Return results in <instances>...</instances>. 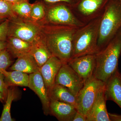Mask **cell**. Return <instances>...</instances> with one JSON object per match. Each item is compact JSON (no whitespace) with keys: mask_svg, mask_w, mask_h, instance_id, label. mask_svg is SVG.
Returning a JSON list of instances; mask_svg holds the SVG:
<instances>
[{"mask_svg":"<svg viewBox=\"0 0 121 121\" xmlns=\"http://www.w3.org/2000/svg\"><path fill=\"white\" fill-rule=\"evenodd\" d=\"M121 29V0H109L102 15L99 24L98 52L105 47Z\"/></svg>","mask_w":121,"mask_h":121,"instance_id":"obj_3","label":"cell"},{"mask_svg":"<svg viewBox=\"0 0 121 121\" xmlns=\"http://www.w3.org/2000/svg\"><path fill=\"white\" fill-rule=\"evenodd\" d=\"M6 42V49L15 58L30 53L32 46V43L17 37H8Z\"/></svg>","mask_w":121,"mask_h":121,"instance_id":"obj_17","label":"cell"},{"mask_svg":"<svg viewBox=\"0 0 121 121\" xmlns=\"http://www.w3.org/2000/svg\"><path fill=\"white\" fill-rule=\"evenodd\" d=\"M84 83L67 63H63L56 78L55 84L66 87L77 96Z\"/></svg>","mask_w":121,"mask_h":121,"instance_id":"obj_9","label":"cell"},{"mask_svg":"<svg viewBox=\"0 0 121 121\" xmlns=\"http://www.w3.org/2000/svg\"><path fill=\"white\" fill-rule=\"evenodd\" d=\"M30 54L35 59L39 67L52 56L40 35L32 42Z\"/></svg>","mask_w":121,"mask_h":121,"instance_id":"obj_16","label":"cell"},{"mask_svg":"<svg viewBox=\"0 0 121 121\" xmlns=\"http://www.w3.org/2000/svg\"><path fill=\"white\" fill-rule=\"evenodd\" d=\"M46 5V14L40 24H49L67 25L79 28L85 23L80 21L74 14L71 5L65 3Z\"/></svg>","mask_w":121,"mask_h":121,"instance_id":"obj_5","label":"cell"},{"mask_svg":"<svg viewBox=\"0 0 121 121\" xmlns=\"http://www.w3.org/2000/svg\"><path fill=\"white\" fill-rule=\"evenodd\" d=\"M63 63L56 56H52L40 67L41 73L48 93L55 83L56 78Z\"/></svg>","mask_w":121,"mask_h":121,"instance_id":"obj_13","label":"cell"},{"mask_svg":"<svg viewBox=\"0 0 121 121\" xmlns=\"http://www.w3.org/2000/svg\"><path fill=\"white\" fill-rule=\"evenodd\" d=\"M46 14V5L43 0H37L32 4L30 19L34 22H41Z\"/></svg>","mask_w":121,"mask_h":121,"instance_id":"obj_23","label":"cell"},{"mask_svg":"<svg viewBox=\"0 0 121 121\" xmlns=\"http://www.w3.org/2000/svg\"><path fill=\"white\" fill-rule=\"evenodd\" d=\"M28 87L39 98L45 115L50 113V99L47 90L40 72L39 71L29 74Z\"/></svg>","mask_w":121,"mask_h":121,"instance_id":"obj_11","label":"cell"},{"mask_svg":"<svg viewBox=\"0 0 121 121\" xmlns=\"http://www.w3.org/2000/svg\"><path fill=\"white\" fill-rule=\"evenodd\" d=\"M8 37H13L32 43L40 35V24L16 15L9 19Z\"/></svg>","mask_w":121,"mask_h":121,"instance_id":"obj_6","label":"cell"},{"mask_svg":"<svg viewBox=\"0 0 121 121\" xmlns=\"http://www.w3.org/2000/svg\"><path fill=\"white\" fill-rule=\"evenodd\" d=\"M9 21L8 19L0 23V41H6L8 38Z\"/></svg>","mask_w":121,"mask_h":121,"instance_id":"obj_26","label":"cell"},{"mask_svg":"<svg viewBox=\"0 0 121 121\" xmlns=\"http://www.w3.org/2000/svg\"><path fill=\"white\" fill-rule=\"evenodd\" d=\"M4 76V81L7 87L12 86L28 87L29 81V75L17 70L1 72Z\"/></svg>","mask_w":121,"mask_h":121,"instance_id":"obj_20","label":"cell"},{"mask_svg":"<svg viewBox=\"0 0 121 121\" xmlns=\"http://www.w3.org/2000/svg\"><path fill=\"white\" fill-rule=\"evenodd\" d=\"M121 55V29L105 47L95 54L96 66L93 76L106 83L118 69Z\"/></svg>","mask_w":121,"mask_h":121,"instance_id":"obj_2","label":"cell"},{"mask_svg":"<svg viewBox=\"0 0 121 121\" xmlns=\"http://www.w3.org/2000/svg\"><path fill=\"white\" fill-rule=\"evenodd\" d=\"M111 121H121V115L108 113Z\"/></svg>","mask_w":121,"mask_h":121,"instance_id":"obj_30","label":"cell"},{"mask_svg":"<svg viewBox=\"0 0 121 121\" xmlns=\"http://www.w3.org/2000/svg\"><path fill=\"white\" fill-rule=\"evenodd\" d=\"M50 99L66 103L75 107L77 109L76 96L66 87L55 84L48 93Z\"/></svg>","mask_w":121,"mask_h":121,"instance_id":"obj_18","label":"cell"},{"mask_svg":"<svg viewBox=\"0 0 121 121\" xmlns=\"http://www.w3.org/2000/svg\"><path fill=\"white\" fill-rule=\"evenodd\" d=\"M77 111L75 107L71 104L50 99V113L59 121H72Z\"/></svg>","mask_w":121,"mask_h":121,"instance_id":"obj_15","label":"cell"},{"mask_svg":"<svg viewBox=\"0 0 121 121\" xmlns=\"http://www.w3.org/2000/svg\"><path fill=\"white\" fill-rule=\"evenodd\" d=\"M5 98V97L4 94L0 91V101L2 102L4 100Z\"/></svg>","mask_w":121,"mask_h":121,"instance_id":"obj_33","label":"cell"},{"mask_svg":"<svg viewBox=\"0 0 121 121\" xmlns=\"http://www.w3.org/2000/svg\"><path fill=\"white\" fill-rule=\"evenodd\" d=\"M8 88L5 82L4 75L0 72V91L4 94L5 98H7Z\"/></svg>","mask_w":121,"mask_h":121,"instance_id":"obj_27","label":"cell"},{"mask_svg":"<svg viewBox=\"0 0 121 121\" xmlns=\"http://www.w3.org/2000/svg\"><path fill=\"white\" fill-rule=\"evenodd\" d=\"M6 19H3V18H0V23H1V22H3V21H4Z\"/></svg>","mask_w":121,"mask_h":121,"instance_id":"obj_34","label":"cell"},{"mask_svg":"<svg viewBox=\"0 0 121 121\" xmlns=\"http://www.w3.org/2000/svg\"><path fill=\"white\" fill-rule=\"evenodd\" d=\"M109 0H78L71 9L76 17L86 24L102 16Z\"/></svg>","mask_w":121,"mask_h":121,"instance_id":"obj_8","label":"cell"},{"mask_svg":"<svg viewBox=\"0 0 121 121\" xmlns=\"http://www.w3.org/2000/svg\"><path fill=\"white\" fill-rule=\"evenodd\" d=\"M72 121H86V117L77 111Z\"/></svg>","mask_w":121,"mask_h":121,"instance_id":"obj_29","label":"cell"},{"mask_svg":"<svg viewBox=\"0 0 121 121\" xmlns=\"http://www.w3.org/2000/svg\"><path fill=\"white\" fill-rule=\"evenodd\" d=\"M12 62L11 55L7 49L0 52V72L6 70Z\"/></svg>","mask_w":121,"mask_h":121,"instance_id":"obj_25","label":"cell"},{"mask_svg":"<svg viewBox=\"0 0 121 121\" xmlns=\"http://www.w3.org/2000/svg\"><path fill=\"white\" fill-rule=\"evenodd\" d=\"M46 4H52L56 3H65L72 6L78 0H43Z\"/></svg>","mask_w":121,"mask_h":121,"instance_id":"obj_28","label":"cell"},{"mask_svg":"<svg viewBox=\"0 0 121 121\" xmlns=\"http://www.w3.org/2000/svg\"><path fill=\"white\" fill-rule=\"evenodd\" d=\"M105 83L92 76L84 83L76 96L77 110L86 117L99 91Z\"/></svg>","mask_w":121,"mask_h":121,"instance_id":"obj_7","label":"cell"},{"mask_svg":"<svg viewBox=\"0 0 121 121\" xmlns=\"http://www.w3.org/2000/svg\"><path fill=\"white\" fill-rule=\"evenodd\" d=\"M32 4L29 2V0H23L13 4L12 9L13 12L17 16L31 20L30 15Z\"/></svg>","mask_w":121,"mask_h":121,"instance_id":"obj_22","label":"cell"},{"mask_svg":"<svg viewBox=\"0 0 121 121\" xmlns=\"http://www.w3.org/2000/svg\"><path fill=\"white\" fill-rule=\"evenodd\" d=\"M9 87L6 102L0 118V121H14L11 117V109L12 103L16 98V92L13 86H9Z\"/></svg>","mask_w":121,"mask_h":121,"instance_id":"obj_21","label":"cell"},{"mask_svg":"<svg viewBox=\"0 0 121 121\" xmlns=\"http://www.w3.org/2000/svg\"><path fill=\"white\" fill-rule=\"evenodd\" d=\"M104 93L107 101H113L121 109V73L118 69L105 83Z\"/></svg>","mask_w":121,"mask_h":121,"instance_id":"obj_14","label":"cell"},{"mask_svg":"<svg viewBox=\"0 0 121 121\" xmlns=\"http://www.w3.org/2000/svg\"><path fill=\"white\" fill-rule=\"evenodd\" d=\"M13 3L0 0V17L5 19H11L16 16L13 10Z\"/></svg>","mask_w":121,"mask_h":121,"instance_id":"obj_24","label":"cell"},{"mask_svg":"<svg viewBox=\"0 0 121 121\" xmlns=\"http://www.w3.org/2000/svg\"><path fill=\"white\" fill-rule=\"evenodd\" d=\"M101 16L77 29L73 38L72 59L98 52V41Z\"/></svg>","mask_w":121,"mask_h":121,"instance_id":"obj_4","label":"cell"},{"mask_svg":"<svg viewBox=\"0 0 121 121\" xmlns=\"http://www.w3.org/2000/svg\"><path fill=\"white\" fill-rule=\"evenodd\" d=\"M40 24V36L52 56L60 60L63 63H67L72 58L73 38L78 28L52 24Z\"/></svg>","mask_w":121,"mask_h":121,"instance_id":"obj_1","label":"cell"},{"mask_svg":"<svg viewBox=\"0 0 121 121\" xmlns=\"http://www.w3.org/2000/svg\"><path fill=\"white\" fill-rule=\"evenodd\" d=\"M67 64L85 83L94 74L96 66L95 54L73 58Z\"/></svg>","mask_w":121,"mask_h":121,"instance_id":"obj_10","label":"cell"},{"mask_svg":"<svg viewBox=\"0 0 121 121\" xmlns=\"http://www.w3.org/2000/svg\"><path fill=\"white\" fill-rule=\"evenodd\" d=\"M105 85L98 93L86 117V121H111L106 106Z\"/></svg>","mask_w":121,"mask_h":121,"instance_id":"obj_12","label":"cell"},{"mask_svg":"<svg viewBox=\"0 0 121 121\" xmlns=\"http://www.w3.org/2000/svg\"><path fill=\"white\" fill-rule=\"evenodd\" d=\"M7 42L6 41H0V52L6 49Z\"/></svg>","mask_w":121,"mask_h":121,"instance_id":"obj_31","label":"cell"},{"mask_svg":"<svg viewBox=\"0 0 121 121\" xmlns=\"http://www.w3.org/2000/svg\"><path fill=\"white\" fill-rule=\"evenodd\" d=\"M39 69L37 63L30 53L17 58L10 67L11 70L19 71L29 74L38 71Z\"/></svg>","mask_w":121,"mask_h":121,"instance_id":"obj_19","label":"cell"},{"mask_svg":"<svg viewBox=\"0 0 121 121\" xmlns=\"http://www.w3.org/2000/svg\"><path fill=\"white\" fill-rule=\"evenodd\" d=\"M3 0L7 1V2H11L12 3H14L15 2H18V1H21L23 0Z\"/></svg>","mask_w":121,"mask_h":121,"instance_id":"obj_32","label":"cell"}]
</instances>
